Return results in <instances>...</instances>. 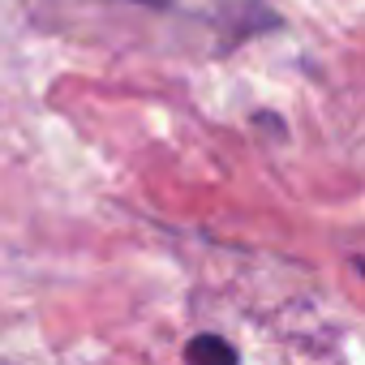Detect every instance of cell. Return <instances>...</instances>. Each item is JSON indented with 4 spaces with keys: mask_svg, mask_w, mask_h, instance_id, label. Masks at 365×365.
Masks as SVG:
<instances>
[{
    "mask_svg": "<svg viewBox=\"0 0 365 365\" xmlns=\"http://www.w3.org/2000/svg\"><path fill=\"white\" fill-rule=\"evenodd\" d=\"M356 271H361V275H365V258H356Z\"/></svg>",
    "mask_w": 365,
    "mask_h": 365,
    "instance_id": "cell-2",
    "label": "cell"
},
{
    "mask_svg": "<svg viewBox=\"0 0 365 365\" xmlns=\"http://www.w3.org/2000/svg\"><path fill=\"white\" fill-rule=\"evenodd\" d=\"M185 365H241V361H237V348H232L228 339H220V335H198V339H190V348H185Z\"/></svg>",
    "mask_w": 365,
    "mask_h": 365,
    "instance_id": "cell-1",
    "label": "cell"
}]
</instances>
